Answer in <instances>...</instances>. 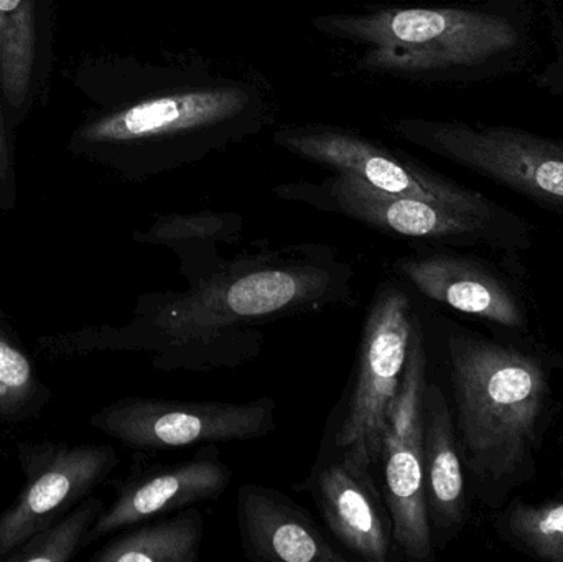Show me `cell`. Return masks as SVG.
<instances>
[{
  "label": "cell",
  "mask_w": 563,
  "mask_h": 562,
  "mask_svg": "<svg viewBox=\"0 0 563 562\" xmlns=\"http://www.w3.org/2000/svg\"><path fill=\"white\" fill-rule=\"evenodd\" d=\"M353 271L331 247L301 244L240 254L185 290L142 296L134 319L92 330L82 350L147 352L162 372L243 365L263 346L260 326L351 306Z\"/></svg>",
  "instance_id": "obj_1"
},
{
  "label": "cell",
  "mask_w": 563,
  "mask_h": 562,
  "mask_svg": "<svg viewBox=\"0 0 563 562\" xmlns=\"http://www.w3.org/2000/svg\"><path fill=\"white\" fill-rule=\"evenodd\" d=\"M455 429L479 504L503 510L538 474L554 389L536 353L466 330L446 337Z\"/></svg>",
  "instance_id": "obj_2"
},
{
  "label": "cell",
  "mask_w": 563,
  "mask_h": 562,
  "mask_svg": "<svg viewBox=\"0 0 563 562\" xmlns=\"http://www.w3.org/2000/svg\"><path fill=\"white\" fill-rule=\"evenodd\" d=\"M323 30L367 46L374 71L427 73L482 65L518 45L503 16L462 9H386L328 16Z\"/></svg>",
  "instance_id": "obj_3"
},
{
  "label": "cell",
  "mask_w": 563,
  "mask_h": 562,
  "mask_svg": "<svg viewBox=\"0 0 563 562\" xmlns=\"http://www.w3.org/2000/svg\"><path fill=\"white\" fill-rule=\"evenodd\" d=\"M413 320L407 294L393 284H380L367 309L353 393L334 438L343 451L341 458L354 471L371 472L379 464L390 406L406 370Z\"/></svg>",
  "instance_id": "obj_4"
},
{
  "label": "cell",
  "mask_w": 563,
  "mask_h": 562,
  "mask_svg": "<svg viewBox=\"0 0 563 562\" xmlns=\"http://www.w3.org/2000/svg\"><path fill=\"white\" fill-rule=\"evenodd\" d=\"M426 335L416 316L399 392L390 406L384 432V500L393 521L397 550L409 561H435L423 481V399L429 385Z\"/></svg>",
  "instance_id": "obj_5"
},
{
  "label": "cell",
  "mask_w": 563,
  "mask_h": 562,
  "mask_svg": "<svg viewBox=\"0 0 563 562\" xmlns=\"http://www.w3.org/2000/svg\"><path fill=\"white\" fill-rule=\"evenodd\" d=\"M91 426L137 451H168L194 445L246 442L276 428V401L188 403L124 398L89 419Z\"/></svg>",
  "instance_id": "obj_6"
},
{
  "label": "cell",
  "mask_w": 563,
  "mask_h": 562,
  "mask_svg": "<svg viewBox=\"0 0 563 562\" xmlns=\"http://www.w3.org/2000/svg\"><path fill=\"white\" fill-rule=\"evenodd\" d=\"M409 137L430 151L563 214V144L505 125L413 122Z\"/></svg>",
  "instance_id": "obj_7"
},
{
  "label": "cell",
  "mask_w": 563,
  "mask_h": 562,
  "mask_svg": "<svg viewBox=\"0 0 563 562\" xmlns=\"http://www.w3.org/2000/svg\"><path fill=\"white\" fill-rule=\"evenodd\" d=\"M280 144L301 157L338 170L356 175L377 190L399 197L419 198L482 218L528 246V224L478 191L453 184L364 139L340 131L284 132Z\"/></svg>",
  "instance_id": "obj_8"
},
{
  "label": "cell",
  "mask_w": 563,
  "mask_h": 562,
  "mask_svg": "<svg viewBox=\"0 0 563 562\" xmlns=\"http://www.w3.org/2000/svg\"><path fill=\"white\" fill-rule=\"evenodd\" d=\"M115 465L111 445H55L35 455L22 494L0 517V561L91 494Z\"/></svg>",
  "instance_id": "obj_9"
},
{
  "label": "cell",
  "mask_w": 563,
  "mask_h": 562,
  "mask_svg": "<svg viewBox=\"0 0 563 562\" xmlns=\"http://www.w3.org/2000/svg\"><path fill=\"white\" fill-rule=\"evenodd\" d=\"M331 198L338 211L383 233L450 243H486L506 250L526 247L518 238L482 218L432 201L386 194L356 175H338L331 184Z\"/></svg>",
  "instance_id": "obj_10"
},
{
  "label": "cell",
  "mask_w": 563,
  "mask_h": 562,
  "mask_svg": "<svg viewBox=\"0 0 563 562\" xmlns=\"http://www.w3.org/2000/svg\"><path fill=\"white\" fill-rule=\"evenodd\" d=\"M231 481L233 471L220 461L214 444L194 461L147 469L122 485L114 504L104 508L92 525L88 543L161 515L214 500Z\"/></svg>",
  "instance_id": "obj_11"
},
{
  "label": "cell",
  "mask_w": 563,
  "mask_h": 562,
  "mask_svg": "<svg viewBox=\"0 0 563 562\" xmlns=\"http://www.w3.org/2000/svg\"><path fill=\"white\" fill-rule=\"evenodd\" d=\"M394 269L422 296L506 329L525 330L528 312L506 280L475 257L453 253L402 256Z\"/></svg>",
  "instance_id": "obj_12"
},
{
  "label": "cell",
  "mask_w": 563,
  "mask_h": 562,
  "mask_svg": "<svg viewBox=\"0 0 563 562\" xmlns=\"http://www.w3.org/2000/svg\"><path fill=\"white\" fill-rule=\"evenodd\" d=\"M236 514L244 553L250 560L346 562L313 518L274 488L241 485Z\"/></svg>",
  "instance_id": "obj_13"
},
{
  "label": "cell",
  "mask_w": 563,
  "mask_h": 562,
  "mask_svg": "<svg viewBox=\"0 0 563 562\" xmlns=\"http://www.w3.org/2000/svg\"><path fill=\"white\" fill-rule=\"evenodd\" d=\"M423 481L433 544L443 550L465 528L466 482L452 409L435 383L423 399Z\"/></svg>",
  "instance_id": "obj_14"
},
{
  "label": "cell",
  "mask_w": 563,
  "mask_h": 562,
  "mask_svg": "<svg viewBox=\"0 0 563 562\" xmlns=\"http://www.w3.org/2000/svg\"><path fill=\"white\" fill-rule=\"evenodd\" d=\"M313 492L328 530L347 551L367 562L389 560L393 521L380 507L371 472L354 471L341 458L320 472Z\"/></svg>",
  "instance_id": "obj_15"
},
{
  "label": "cell",
  "mask_w": 563,
  "mask_h": 562,
  "mask_svg": "<svg viewBox=\"0 0 563 562\" xmlns=\"http://www.w3.org/2000/svg\"><path fill=\"white\" fill-rule=\"evenodd\" d=\"M247 104L240 89H203L165 96L132 106L89 125L82 137L92 142H122L161 137L227 121Z\"/></svg>",
  "instance_id": "obj_16"
},
{
  "label": "cell",
  "mask_w": 563,
  "mask_h": 562,
  "mask_svg": "<svg viewBox=\"0 0 563 562\" xmlns=\"http://www.w3.org/2000/svg\"><path fill=\"white\" fill-rule=\"evenodd\" d=\"M243 221L236 214L197 213L162 217L147 231L134 234L141 244L168 247L178 260V273L190 284L208 279L230 260L221 247L238 243Z\"/></svg>",
  "instance_id": "obj_17"
},
{
  "label": "cell",
  "mask_w": 563,
  "mask_h": 562,
  "mask_svg": "<svg viewBox=\"0 0 563 562\" xmlns=\"http://www.w3.org/2000/svg\"><path fill=\"white\" fill-rule=\"evenodd\" d=\"M205 538V517L188 507L170 518L135 528L106 544L95 562H197Z\"/></svg>",
  "instance_id": "obj_18"
},
{
  "label": "cell",
  "mask_w": 563,
  "mask_h": 562,
  "mask_svg": "<svg viewBox=\"0 0 563 562\" xmlns=\"http://www.w3.org/2000/svg\"><path fill=\"white\" fill-rule=\"evenodd\" d=\"M496 530L505 543L534 560L563 562V498L539 505L511 502Z\"/></svg>",
  "instance_id": "obj_19"
},
{
  "label": "cell",
  "mask_w": 563,
  "mask_h": 562,
  "mask_svg": "<svg viewBox=\"0 0 563 562\" xmlns=\"http://www.w3.org/2000/svg\"><path fill=\"white\" fill-rule=\"evenodd\" d=\"M35 63L32 0H0V86L10 104L25 101Z\"/></svg>",
  "instance_id": "obj_20"
},
{
  "label": "cell",
  "mask_w": 563,
  "mask_h": 562,
  "mask_svg": "<svg viewBox=\"0 0 563 562\" xmlns=\"http://www.w3.org/2000/svg\"><path fill=\"white\" fill-rule=\"evenodd\" d=\"M104 510L101 498L89 497L59 524L49 525L7 554V562H66L88 544L89 531Z\"/></svg>",
  "instance_id": "obj_21"
},
{
  "label": "cell",
  "mask_w": 563,
  "mask_h": 562,
  "mask_svg": "<svg viewBox=\"0 0 563 562\" xmlns=\"http://www.w3.org/2000/svg\"><path fill=\"white\" fill-rule=\"evenodd\" d=\"M46 395L29 355L0 333V418H25Z\"/></svg>",
  "instance_id": "obj_22"
},
{
  "label": "cell",
  "mask_w": 563,
  "mask_h": 562,
  "mask_svg": "<svg viewBox=\"0 0 563 562\" xmlns=\"http://www.w3.org/2000/svg\"><path fill=\"white\" fill-rule=\"evenodd\" d=\"M9 144H7L5 125H3L2 109H0V180L9 174Z\"/></svg>",
  "instance_id": "obj_23"
}]
</instances>
